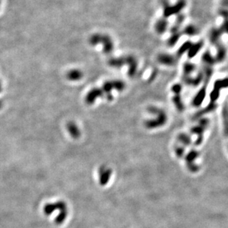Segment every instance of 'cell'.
<instances>
[{
    "label": "cell",
    "instance_id": "cell-1",
    "mask_svg": "<svg viewBox=\"0 0 228 228\" xmlns=\"http://www.w3.org/2000/svg\"><path fill=\"white\" fill-rule=\"evenodd\" d=\"M67 204L64 201H58L55 203H47L44 206L43 211H44V215L50 216L56 210H62L64 209H67Z\"/></svg>",
    "mask_w": 228,
    "mask_h": 228
},
{
    "label": "cell",
    "instance_id": "cell-2",
    "mask_svg": "<svg viewBox=\"0 0 228 228\" xmlns=\"http://www.w3.org/2000/svg\"><path fill=\"white\" fill-rule=\"evenodd\" d=\"M111 171L110 169H106V168H101L100 169V183L101 186H105L108 182Z\"/></svg>",
    "mask_w": 228,
    "mask_h": 228
},
{
    "label": "cell",
    "instance_id": "cell-3",
    "mask_svg": "<svg viewBox=\"0 0 228 228\" xmlns=\"http://www.w3.org/2000/svg\"><path fill=\"white\" fill-rule=\"evenodd\" d=\"M67 214H68L67 208V209L60 210L59 213H58V215L56 216V218L55 219V223L56 225H62V224L65 221L66 219H67Z\"/></svg>",
    "mask_w": 228,
    "mask_h": 228
},
{
    "label": "cell",
    "instance_id": "cell-4",
    "mask_svg": "<svg viewBox=\"0 0 228 228\" xmlns=\"http://www.w3.org/2000/svg\"><path fill=\"white\" fill-rule=\"evenodd\" d=\"M158 60L161 63L166 64V65H171V64L174 63V58L171 56L165 55V54L159 56Z\"/></svg>",
    "mask_w": 228,
    "mask_h": 228
},
{
    "label": "cell",
    "instance_id": "cell-5",
    "mask_svg": "<svg viewBox=\"0 0 228 228\" xmlns=\"http://www.w3.org/2000/svg\"><path fill=\"white\" fill-rule=\"evenodd\" d=\"M68 130H69L70 134L71 136L74 138H78L80 136V132L79 130L78 129V128L76 127V126L75 125L71 123L68 126Z\"/></svg>",
    "mask_w": 228,
    "mask_h": 228
},
{
    "label": "cell",
    "instance_id": "cell-6",
    "mask_svg": "<svg viewBox=\"0 0 228 228\" xmlns=\"http://www.w3.org/2000/svg\"><path fill=\"white\" fill-rule=\"evenodd\" d=\"M167 21L165 20V19H163V20H159L158 22L157 23V25H156V30H157V32L162 33L165 32V30H166V27H167Z\"/></svg>",
    "mask_w": 228,
    "mask_h": 228
},
{
    "label": "cell",
    "instance_id": "cell-7",
    "mask_svg": "<svg viewBox=\"0 0 228 228\" xmlns=\"http://www.w3.org/2000/svg\"><path fill=\"white\" fill-rule=\"evenodd\" d=\"M186 34H188L189 36H194L196 33V30L195 29L194 27H188L186 29Z\"/></svg>",
    "mask_w": 228,
    "mask_h": 228
}]
</instances>
